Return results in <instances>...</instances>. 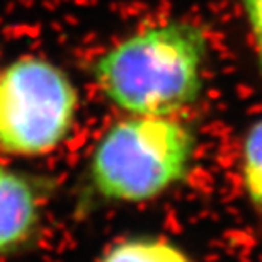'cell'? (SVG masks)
Wrapping results in <instances>:
<instances>
[{"label":"cell","instance_id":"1","mask_svg":"<svg viewBox=\"0 0 262 262\" xmlns=\"http://www.w3.org/2000/svg\"><path fill=\"white\" fill-rule=\"evenodd\" d=\"M206 53V38L198 26L172 20L140 31L104 53L94 77L123 111L170 116L198 99Z\"/></svg>","mask_w":262,"mask_h":262},{"label":"cell","instance_id":"2","mask_svg":"<svg viewBox=\"0 0 262 262\" xmlns=\"http://www.w3.org/2000/svg\"><path fill=\"white\" fill-rule=\"evenodd\" d=\"M192 131L169 116H133L102 136L91 160L99 194L114 201H148L186 177L194 157Z\"/></svg>","mask_w":262,"mask_h":262},{"label":"cell","instance_id":"3","mask_svg":"<svg viewBox=\"0 0 262 262\" xmlns=\"http://www.w3.org/2000/svg\"><path fill=\"white\" fill-rule=\"evenodd\" d=\"M77 89L48 60L24 56L0 75V150L33 157L55 150L75 121Z\"/></svg>","mask_w":262,"mask_h":262},{"label":"cell","instance_id":"4","mask_svg":"<svg viewBox=\"0 0 262 262\" xmlns=\"http://www.w3.org/2000/svg\"><path fill=\"white\" fill-rule=\"evenodd\" d=\"M39 218L41 204L34 186L0 164V257L28 244Z\"/></svg>","mask_w":262,"mask_h":262},{"label":"cell","instance_id":"5","mask_svg":"<svg viewBox=\"0 0 262 262\" xmlns=\"http://www.w3.org/2000/svg\"><path fill=\"white\" fill-rule=\"evenodd\" d=\"M99 262H192L177 245L160 238H133L113 245Z\"/></svg>","mask_w":262,"mask_h":262},{"label":"cell","instance_id":"6","mask_svg":"<svg viewBox=\"0 0 262 262\" xmlns=\"http://www.w3.org/2000/svg\"><path fill=\"white\" fill-rule=\"evenodd\" d=\"M242 176L249 198L262 209V119L249 129L242 150Z\"/></svg>","mask_w":262,"mask_h":262},{"label":"cell","instance_id":"7","mask_svg":"<svg viewBox=\"0 0 262 262\" xmlns=\"http://www.w3.org/2000/svg\"><path fill=\"white\" fill-rule=\"evenodd\" d=\"M252 29L255 50H257L259 63L262 68V0H240Z\"/></svg>","mask_w":262,"mask_h":262}]
</instances>
